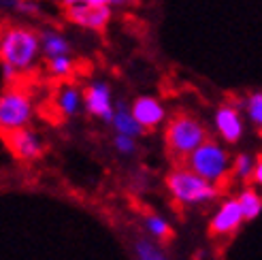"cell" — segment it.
Masks as SVG:
<instances>
[{
	"label": "cell",
	"mask_w": 262,
	"mask_h": 260,
	"mask_svg": "<svg viewBox=\"0 0 262 260\" xmlns=\"http://www.w3.org/2000/svg\"><path fill=\"white\" fill-rule=\"evenodd\" d=\"M135 254L139 260H168L166 254L149 239H139L135 243Z\"/></svg>",
	"instance_id": "16"
},
{
	"label": "cell",
	"mask_w": 262,
	"mask_h": 260,
	"mask_svg": "<svg viewBox=\"0 0 262 260\" xmlns=\"http://www.w3.org/2000/svg\"><path fill=\"white\" fill-rule=\"evenodd\" d=\"M164 139H166L168 156H171L175 162H181L188 158V154L192 149H196L207 139V130L199 120H194L192 115L179 113L168 122Z\"/></svg>",
	"instance_id": "2"
},
{
	"label": "cell",
	"mask_w": 262,
	"mask_h": 260,
	"mask_svg": "<svg viewBox=\"0 0 262 260\" xmlns=\"http://www.w3.org/2000/svg\"><path fill=\"white\" fill-rule=\"evenodd\" d=\"M126 3H135V0H111V5H126Z\"/></svg>",
	"instance_id": "24"
},
{
	"label": "cell",
	"mask_w": 262,
	"mask_h": 260,
	"mask_svg": "<svg viewBox=\"0 0 262 260\" xmlns=\"http://www.w3.org/2000/svg\"><path fill=\"white\" fill-rule=\"evenodd\" d=\"M250 179H252V181H256L258 186L262 184V160H260V158H256V164H254L252 173H250Z\"/></svg>",
	"instance_id": "23"
},
{
	"label": "cell",
	"mask_w": 262,
	"mask_h": 260,
	"mask_svg": "<svg viewBox=\"0 0 262 260\" xmlns=\"http://www.w3.org/2000/svg\"><path fill=\"white\" fill-rule=\"evenodd\" d=\"M5 139L9 141V147L11 151L17 156L19 160H36L38 156L43 154V141L38 137L34 130L30 128H15V130H9L5 133Z\"/></svg>",
	"instance_id": "7"
},
{
	"label": "cell",
	"mask_w": 262,
	"mask_h": 260,
	"mask_svg": "<svg viewBox=\"0 0 262 260\" xmlns=\"http://www.w3.org/2000/svg\"><path fill=\"white\" fill-rule=\"evenodd\" d=\"M81 92L77 88L73 85H67V88H62V92L58 96V107L64 115H75V113H79L81 109Z\"/></svg>",
	"instance_id": "15"
},
{
	"label": "cell",
	"mask_w": 262,
	"mask_h": 260,
	"mask_svg": "<svg viewBox=\"0 0 262 260\" xmlns=\"http://www.w3.org/2000/svg\"><path fill=\"white\" fill-rule=\"evenodd\" d=\"M38 34L24 26H11L5 28L0 34V60L3 64H9L17 73L30 71L32 64L38 58Z\"/></svg>",
	"instance_id": "1"
},
{
	"label": "cell",
	"mask_w": 262,
	"mask_h": 260,
	"mask_svg": "<svg viewBox=\"0 0 262 260\" xmlns=\"http://www.w3.org/2000/svg\"><path fill=\"white\" fill-rule=\"evenodd\" d=\"M254 168V158L250 154H239L237 160H234V173H237V177L241 179H247Z\"/></svg>",
	"instance_id": "20"
},
{
	"label": "cell",
	"mask_w": 262,
	"mask_h": 260,
	"mask_svg": "<svg viewBox=\"0 0 262 260\" xmlns=\"http://www.w3.org/2000/svg\"><path fill=\"white\" fill-rule=\"evenodd\" d=\"M85 109L88 113H92L94 118L104 120L107 124H111L113 118V98H111V88L104 81H94L85 88Z\"/></svg>",
	"instance_id": "8"
},
{
	"label": "cell",
	"mask_w": 262,
	"mask_h": 260,
	"mask_svg": "<svg viewBox=\"0 0 262 260\" xmlns=\"http://www.w3.org/2000/svg\"><path fill=\"white\" fill-rule=\"evenodd\" d=\"M111 126L115 128L117 135H126V137H141L145 130L139 126V122L133 118V113H130V107L126 102H117L113 105V118H111Z\"/></svg>",
	"instance_id": "12"
},
{
	"label": "cell",
	"mask_w": 262,
	"mask_h": 260,
	"mask_svg": "<svg viewBox=\"0 0 262 260\" xmlns=\"http://www.w3.org/2000/svg\"><path fill=\"white\" fill-rule=\"evenodd\" d=\"M243 222L245 220H243V211L239 207V201H234V199L226 201L211 220V235H228V232L237 230Z\"/></svg>",
	"instance_id": "11"
},
{
	"label": "cell",
	"mask_w": 262,
	"mask_h": 260,
	"mask_svg": "<svg viewBox=\"0 0 262 260\" xmlns=\"http://www.w3.org/2000/svg\"><path fill=\"white\" fill-rule=\"evenodd\" d=\"M32 118V98L26 90L11 85L0 94V133L28 126Z\"/></svg>",
	"instance_id": "5"
},
{
	"label": "cell",
	"mask_w": 262,
	"mask_h": 260,
	"mask_svg": "<svg viewBox=\"0 0 262 260\" xmlns=\"http://www.w3.org/2000/svg\"><path fill=\"white\" fill-rule=\"evenodd\" d=\"M188 168L194 171L199 177L211 181V184H217V181L226 175L228 171V154L226 149L215 141L205 139L196 149H192L188 154Z\"/></svg>",
	"instance_id": "4"
},
{
	"label": "cell",
	"mask_w": 262,
	"mask_h": 260,
	"mask_svg": "<svg viewBox=\"0 0 262 260\" xmlns=\"http://www.w3.org/2000/svg\"><path fill=\"white\" fill-rule=\"evenodd\" d=\"M166 188L173 194V199L181 205H201L209 203L217 197V188L211 181L199 177L190 168H175L166 175Z\"/></svg>",
	"instance_id": "3"
},
{
	"label": "cell",
	"mask_w": 262,
	"mask_h": 260,
	"mask_svg": "<svg viewBox=\"0 0 262 260\" xmlns=\"http://www.w3.org/2000/svg\"><path fill=\"white\" fill-rule=\"evenodd\" d=\"M38 45H41V51L47 58L71 54V43L62 34H58L54 30H43L41 34H38Z\"/></svg>",
	"instance_id": "13"
},
{
	"label": "cell",
	"mask_w": 262,
	"mask_h": 260,
	"mask_svg": "<svg viewBox=\"0 0 262 260\" xmlns=\"http://www.w3.org/2000/svg\"><path fill=\"white\" fill-rule=\"evenodd\" d=\"M49 60V71L54 73L56 77H69L73 73V60L69 54H62V56H54V58H47Z\"/></svg>",
	"instance_id": "18"
},
{
	"label": "cell",
	"mask_w": 262,
	"mask_h": 260,
	"mask_svg": "<svg viewBox=\"0 0 262 260\" xmlns=\"http://www.w3.org/2000/svg\"><path fill=\"white\" fill-rule=\"evenodd\" d=\"M237 201H239V207L243 211L245 222H252V220H256L260 215V211H262V199H260V194H256V190H252V188L243 190Z\"/></svg>",
	"instance_id": "14"
},
{
	"label": "cell",
	"mask_w": 262,
	"mask_h": 260,
	"mask_svg": "<svg viewBox=\"0 0 262 260\" xmlns=\"http://www.w3.org/2000/svg\"><path fill=\"white\" fill-rule=\"evenodd\" d=\"M113 143H115V149L120 151V154H124V156H130V154L137 151V141L133 137H126V135H117L115 133Z\"/></svg>",
	"instance_id": "21"
},
{
	"label": "cell",
	"mask_w": 262,
	"mask_h": 260,
	"mask_svg": "<svg viewBox=\"0 0 262 260\" xmlns=\"http://www.w3.org/2000/svg\"><path fill=\"white\" fill-rule=\"evenodd\" d=\"M60 5H111V0H60Z\"/></svg>",
	"instance_id": "22"
},
{
	"label": "cell",
	"mask_w": 262,
	"mask_h": 260,
	"mask_svg": "<svg viewBox=\"0 0 262 260\" xmlns=\"http://www.w3.org/2000/svg\"><path fill=\"white\" fill-rule=\"evenodd\" d=\"M145 228L151 232L156 239H168L171 237V226L164 218L156 215V213H147L145 215Z\"/></svg>",
	"instance_id": "17"
},
{
	"label": "cell",
	"mask_w": 262,
	"mask_h": 260,
	"mask_svg": "<svg viewBox=\"0 0 262 260\" xmlns=\"http://www.w3.org/2000/svg\"><path fill=\"white\" fill-rule=\"evenodd\" d=\"M215 128L226 143H237L243 137V120L232 105H222L215 111Z\"/></svg>",
	"instance_id": "10"
},
{
	"label": "cell",
	"mask_w": 262,
	"mask_h": 260,
	"mask_svg": "<svg viewBox=\"0 0 262 260\" xmlns=\"http://www.w3.org/2000/svg\"><path fill=\"white\" fill-rule=\"evenodd\" d=\"M247 115H250V120L260 126L262 124V94L260 92H254L250 94V98H247Z\"/></svg>",
	"instance_id": "19"
},
{
	"label": "cell",
	"mask_w": 262,
	"mask_h": 260,
	"mask_svg": "<svg viewBox=\"0 0 262 260\" xmlns=\"http://www.w3.org/2000/svg\"><path fill=\"white\" fill-rule=\"evenodd\" d=\"M64 17L79 28L104 32L111 21V5H67Z\"/></svg>",
	"instance_id": "6"
},
{
	"label": "cell",
	"mask_w": 262,
	"mask_h": 260,
	"mask_svg": "<svg viewBox=\"0 0 262 260\" xmlns=\"http://www.w3.org/2000/svg\"><path fill=\"white\" fill-rule=\"evenodd\" d=\"M130 113H133V118L139 122V126L143 130L160 126L166 118V111L162 107V102L158 98H154V96H139L133 102V107H130Z\"/></svg>",
	"instance_id": "9"
}]
</instances>
